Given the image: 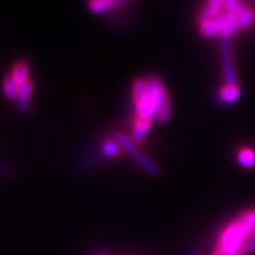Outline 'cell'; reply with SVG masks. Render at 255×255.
Instances as JSON below:
<instances>
[{"mask_svg": "<svg viewBox=\"0 0 255 255\" xmlns=\"http://www.w3.org/2000/svg\"><path fill=\"white\" fill-rule=\"evenodd\" d=\"M255 236V211L249 210L222 231L211 255H239L242 244Z\"/></svg>", "mask_w": 255, "mask_h": 255, "instance_id": "obj_1", "label": "cell"}, {"mask_svg": "<svg viewBox=\"0 0 255 255\" xmlns=\"http://www.w3.org/2000/svg\"><path fill=\"white\" fill-rule=\"evenodd\" d=\"M167 94V90L158 77H151L148 80L139 78L135 81L131 89L135 116L147 119L155 118L161 101Z\"/></svg>", "mask_w": 255, "mask_h": 255, "instance_id": "obj_2", "label": "cell"}, {"mask_svg": "<svg viewBox=\"0 0 255 255\" xmlns=\"http://www.w3.org/2000/svg\"><path fill=\"white\" fill-rule=\"evenodd\" d=\"M34 85L30 80L26 81L25 84L18 86V94L16 98V106L18 111L26 112L30 108L31 103V95H33Z\"/></svg>", "mask_w": 255, "mask_h": 255, "instance_id": "obj_3", "label": "cell"}, {"mask_svg": "<svg viewBox=\"0 0 255 255\" xmlns=\"http://www.w3.org/2000/svg\"><path fill=\"white\" fill-rule=\"evenodd\" d=\"M151 124L152 119L135 116L134 123H133V129H131V138H133V141L137 142V143H141L144 138H146V135H147L148 130L151 129Z\"/></svg>", "mask_w": 255, "mask_h": 255, "instance_id": "obj_4", "label": "cell"}, {"mask_svg": "<svg viewBox=\"0 0 255 255\" xmlns=\"http://www.w3.org/2000/svg\"><path fill=\"white\" fill-rule=\"evenodd\" d=\"M29 73H30L29 64L25 60H20L13 64L9 76L13 78V81L17 84V86H21V85L25 84L26 81H29Z\"/></svg>", "mask_w": 255, "mask_h": 255, "instance_id": "obj_5", "label": "cell"}, {"mask_svg": "<svg viewBox=\"0 0 255 255\" xmlns=\"http://www.w3.org/2000/svg\"><path fill=\"white\" fill-rule=\"evenodd\" d=\"M127 4V1H115V0H97V1H91L88 4V8L90 12L95 14H101L112 9V8L120 7Z\"/></svg>", "mask_w": 255, "mask_h": 255, "instance_id": "obj_6", "label": "cell"}, {"mask_svg": "<svg viewBox=\"0 0 255 255\" xmlns=\"http://www.w3.org/2000/svg\"><path fill=\"white\" fill-rule=\"evenodd\" d=\"M240 98V88L237 86H232V85H224L220 90H219V99L224 104H233L239 101Z\"/></svg>", "mask_w": 255, "mask_h": 255, "instance_id": "obj_7", "label": "cell"}, {"mask_svg": "<svg viewBox=\"0 0 255 255\" xmlns=\"http://www.w3.org/2000/svg\"><path fill=\"white\" fill-rule=\"evenodd\" d=\"M222 69H223V78H224L225 85L237 86V85H239V81H237V74H236L235 64H233L232 57L223 59Z\"/></svg>", "mask_w": 255, "mask_h": 255, "instance_id": "obj_8", "label": "cell"}, {"mask_svg": "<svg viewBox=\"0 0 255 255\" xmlns=\"http://www.w3.org/2000/svg\"><path fill=\"white\" fill-rule=\"evenodd\" d=\"M223 3H224L223 0H211V1L206 3L203 9L201 10L198 21L210 20V18H212V17H215L216 14L223 9Z\"/></svg>", "mask_w": 255, "mask_h": 255, "instance_id": "obj_9", "label": "cell"}, {"mask_svg": "<svg viewBox=\"0 0 255 255\" xmlns=\"http://www.w3.org/2000/svg\"><path fill=\"white\" fill-rule=\"evenodd\" d=\"M116 142H118L119 147H120L121 150H124V151L127 152L129 156H131L133 159L137 156L138 152L141 151V150H139V148L135 146L134 142L131 141L130 138L128 137V135L123 134V133H119V134H116Z\"/></svg>", "mask_w": 255, "mask_h": 255, "instance_id": "obj_10", "label": "cell"}, {"mask_svg": "<svg viewBox=\"0 0 255 255\" xmlns=\"http://www.w3.org/2000/svg\"><path fill=\"white\" fill-rule=\"evenodd\" d=\"M134 160L137 161L138 164H139V167H141L144 172H147L148 175H158V167H156V164H155L151 159L148 158L147 155L143 154L142 151L138 152V155L134 158Z\"/></svg>", "mask_w": 255, "mask_h": 255, "instance_id": "obj_11", "label": "cell"}, {"mask_svg": "<svg viewBox=\"0 0 255 255\" xmlns=\"http://www.w3.org/2000/svg\"><path fill=\"white\" fill-rule=\"evenodd\" d=\"M255 22V10L253 8L244 5L239 12V24L241 29H249Z\"/></svg>", "mask_w": 255, "mask_h": 255, "instance_id": "obj_12", "label": "cell"}, {"mask_svg": "<svg viewBox=\"0 0 255 255\" xmlns=\"http://www.w3.org/2000/svg\"><path fill=\"white\" fill-rule=\"evenodd\" d=\"M1 88H3L4 97L7 98L8 101L16 102L17 94H18V86H17V84L13 81V78L10 77V76L4 77Z\"/></svg>", "mask_w": 255, "mask_h": 255, "instance_id": "obj_13", "label": "cell"}, {"mask_svg": "<svg viewBox=\"0 0 255 255\" xmlns=\"http://www.w3.org/2000/svg\"><path fill=\"white\" fill-rule=\"evenodd\" d=\"M237 160L244 168L255 167V152L252 148H241L237 154Z\"/></svg>", "mask_w": 255, "mask_h": 255, "instance_id": "obj_14", "label": "cell"}, {"mask_svg": "<svg viewBox=\"0 0 255 255\" xmlns=\"http://www.w3.org/2000/svg\"><path fill=\"white\" fill-rule=\"evenodd\" d=\"M171 116V101H169V95H165L164 99L161 101L160 106H159L156 115H155V119L159 121V123H165L168 121Z\"/></svg>", "mask_w": 255, "mask_h": 255, "instance_id": "obj_15", "label": "cell"}, {"mask_svg": "<svg viewBox=\"0 0 255 255\" xmlns=\"http://www.w3.org/2000/svg\"><path fill=\"white\" fill-rule=\"evenodd\" d=\"M121 148L119 147L118 142L114 141H104L103 144H102V151L106 156L108 158H116L120 152Z\"/></svg>", "mask_w": 255, "mask_h": 255, "instance_id": "obj_16", "label": "cell"}, {"mask_svg": "<svg viewBox=\"0 0 255 255\" xmlns=\"http://www.w3.org/2000/svg\"><path fill=\"white\" fill-rule=\"evenodd\" d=\"M255 252V236L253 237H249L244 244H242L241 249H240L239 255H245V254H250V253Z\"/></svg>", "mask_w": 255, "mask_h": 255, "instance_id": "obj_17", "label": "cell"}, {"mask_svg": "<svg viewBox=\"0 0 255 255\" xmlns=\"http://www.w3.org/2000/svg\"><path fill=\"white\" fill-rule=\"evenodd\" d=\"M97 255H106V254H97Z\"/></svg>", "mask_w": 255, "mask_h": 255, "instance_id": "obj_18", "label": "cell"}]
</instances>
